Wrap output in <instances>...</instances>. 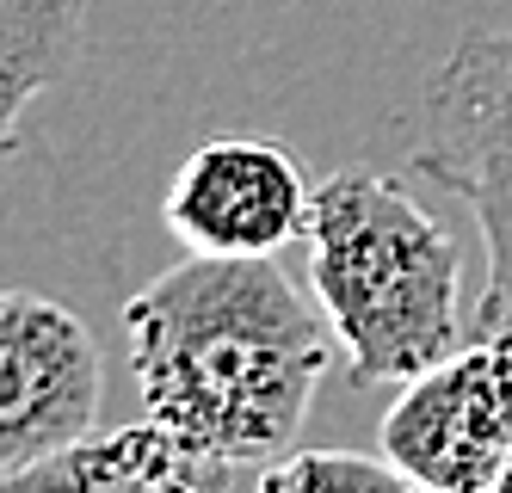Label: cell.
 Segmentation results:
<instances>
[{"label": "cell", "mask_w": 512, "mask_h": 493, "mask_svg": "<svg viewBox=\"0 0 512 493\" xmlns=\"http://www.w3.org/2000/svg\"><path fill=\"white\" fill-rule=\"evenodd\" d=\"M414 173L469 204L488 247L475 333H512V31H463L426 81Z\"/></svg>", "instance_id": "cell-3"}, {"label": "cell", "mask_w": 512, "mask_h": 493, "mask_svg": "<svg viewBox=\"0 0 512 493\" xmlns=\"http://www.w3.org/2000/svg\"><path fill=\"white\" fill-rule=\"evenodd\" d=\"M105 364L75 309L38 290L0 302V481L38 469L99 426Z\"/></svg>", "instance_id": "cell-5"}, {"label": "cell", "mask_w": 512, "mask_h": 493, "mask_svg": "<svg viewBox=\"0 0 512 493\" xmlns=\"http://www.w3.org/2000/svg\"><path fill=\"white\" fill-rule=\"evenodd\" d=\"M315 185L272 136H210L179 161L161 216L192 253H278L303 241Z\"/></svg>", "instance_id": "cell-6"}, {"label": "cell", "mask_w": 512, "mask_h": 493, "mask_svg": "<svg viewBox=\"0 0 512 493\" xmlns=\"http://www.w3.org/2000/svg\"><path fill=\"white\" fill-rule=\"evenodd\" d=\"M0 487L7 493H229V487H260V469L210 457V450L173 438L161 420H142L105 438L87 432Z\"/></svg>", "instance_id": "cell-7"}, {"label": "cell", "mask_w": 512, "mask_h": 493, "mask_svg": "<svg viewBox=\"0 0 512 493\" xmlns=\"http://www.w3.org/2000/svg\"><path fill=\"white\" fill-rule=\"evenodd\" d=\"M500 493H512V463H506V475H500Z\"/></svg>", "instance_id": "cell-10"}, {"label": "cell", "mask_w": 512, "mask_h": 493, "mask_svg": "<svg viewBox=\"0 0 512 493\" xmlns=\"http://www.w3.org/2000/svg\"><path fill=\"white\" fill-rule=\"evenodd\" d=\"M142 413L210 457H290L334 370V321L278 253H186L124 302Z\"/></svg>", "instance_id": "cell-1"}, {"label": "cell", "mask_w": 512, "mask_h": 493, "mask_svg": "<svg viewBox=\"0 0 512 493\" xmlns=\"http://www.w3.org/2000/svg\"><path fill=\"white\" fill-rule=\"evenodd\" d=\"M309 290L358 389H401L463 346V247L408 185L340 167L309 204Z\"/></svg>", "instance_id": "cell-2"}, {"label": "cell", "mask_w": 512, "mask_h": 493, "mask_svg": "<svg viewBox=\"0 0 512 493\" xmlns=\"http://www.w3.org/2000/svg\"><path fill=\"white\" fill-rule=\"evenodd\" d=\"M377 493V487H414L389 457H352V450H290L260 469V493Z\"/></svg>", "instance_id": "cell-9"}, {"label": "cell", "mask_w": 512, "mask_h": 493, "mask_svg": "<svg viewBox=\"0 0 512 493\" xmlns=\"http://www.w3.org/2000/svg\"><path fill=\"white\" fill-rule=\"evenodd\" d=\"M377 444L426 493H500L512 463V333H475V346L401 383Z\"/></svg>", "instance_id": "cell-4"}, {"label": "cell", "mask_w": 512, "mask_h": 493, "mask_svg": "<svg viewBox=\"0 0 512 493\" xmlns=\"http://www.w3.org/2000/svg\"><path fill=\"white\" fill-rule=\"evenodd\" d=\"M87 0H0V142L19 148V118L81 62Z\"/></svg>", "instance_id": "cell-8"}]
</instances>
